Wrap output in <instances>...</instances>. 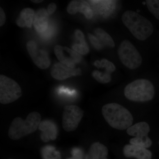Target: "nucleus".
Returning a JSON list of instances; mask_svg holds the SVG:
<instances>
[{"label": "nucleus", "instance_id": "1", "mask_svg": "<svg viewBox=\"0 0 159 159\" xmlns=\"http://www.w3.org/2000/svg\"><path fill=\"white\" fill-rule=\"evenodd\" d=\"M102 113L109 125L116 129H127L133 122V117L130 112L118 103L105 104L102 107Z\"/></svg>", "mask_w": 159, "mask_h": 159}, {"label": "nucleus", "instance_id": "2", "mask_svg": "<svg viewBox=\"0 0 159 159\" xmlns=\"http://www.w3.org/2000/svg\"><path fill=\"white\" fill-rule=\"evenodd\" d=\"M122 20L131 33L139 40H145L153 33V26L151 22L136 11H125L122 14Z\"/></svg>", "mask_w": 159, "mask_h": 159}, {"label": "nucleus", "instance_id": "3", "mask_svg": "<svg viewBox=\"0 0 159 159\" xmlns=\"http://www.w3.org/2000/svg\"><path fill=\"white\" fill-rule=\"evenodd\" d=\"M41 116L37 111L31 112L24 120L20 117L15 118L11 122L8 135L11 140H18L33 133L39 127Z\"/></svg>", "mask_w": 159, "mask_h": 159}, {"label": "nucleus", "instance_id": "4", "mask_svg": "<svg viewBox=\"0 0 159 159\" xmlns=\"http://www.w3.org/2000/svg\"><path fill=\"white\" fill-rule=\"evenodd\" d=\"M124 93L129 100L145 102L153 99L155 90L152 83L148 80L138 79L127 84L124 89Z\"/></svg>", "mask_w": 159, "mask_h": 159}, {"label": "nucleus", "instance_id": "5", "mask_svg": "<svg viewBox=\"0 0 159 159\" xmlns=\"http://www.w3.org/2000/svg\"><path fill=\"white\" fill-rule=\"evenodd\" d=\"M119 59L125 66L134 70L142 65V58L135 47L128 40L122 42L118 49Z\"/></svg>", "mask_w": 159, "mask_h": 159}, {"label": "nucleus", "instance_id": "6", "mask_svg": "<svg viewBox=\"0 0 159 159\" xmlns=\"http://www.w3.org/2000/svg\"><path fill=\"white\" fill-rule=\"evenodd\" d=\"M22 95L20 87L13 80L0 75V102L7 104L16 101Z\"/></svg>", "mask_w": 159, "mask_h": 159}, {"label": "nucleus", "instance_id": "7", "mask_svg": "<svg viewBox=\"0 0 159 159\" xmlns=\"http://www.w3.org/2000/svg\"><path fill=\"white\" fill-rule=\"evenodd\" d=\"M150 130V126L146 122H138L131 125L126 129L129 135L134 137L129 140V143L146 148H149L152 145V141L148 136Z\"/></svg>", "mask_w": 159, "mask_h": 159}, {"label": "nucleus", "instance_id": "8", "mask_svg": "<svg viewBox=\"0 0 159 159\" xmlns=\"http://www.w3.org/2000/svg\"><path fill=\"white\" fill-rule=\"evenodd\" d=\"M84 111L77 106H66L62 113V125L66 131L76 130L84 116Z\"/></svg>", "mask_w": 159, "mask_h": 159}, {"label": "nucleus", "instance_id": "9", "mask_svg": "<svg viewBox=\"0 0 159 159\" xmlns=\"http://www.w3.org/2000/svg\"><path fill=\"white\" fill-rule=\"evenodd\" d=\"M27 48L34 64L40 69L48 68L51 65V60L47 51L40 49L35 42L29 41Z\"/></svg>", "mask_w": 159, "mask_h": 159}, {"label": "nucleus", "instance_id": "10", "mask_svg": "<svg viewBox=\"0 0 159 159\" xmlns=\"http://www.w3.org/2000/svg\"><path fill=\"white\" fill-rule=\"evenodd\" d=\"M54 51L61 63L71 68H74L75 64L81 61V56L78 53L67 47L56 45L54 47Z\"/></svg>", "mask_w": 159, "mask_h": 159}, {"label": "nucleus", "instance_id": "11", "mask_svg": "<svg viewBox=\"0 0 159 159\" xmlns=\"http://www.w3.org/2000/svg\"><path fill=\"white\" fill-rule=\"evenodd\" d=\"M51 75L54 79L62 80L73 77L81 75L80 69L71 68L61 63L54 64L51 70Z\"/></svg>", "mask_w": 159, "mask_h": 159}, {"label": "nucleus", "instance_id": "12", "mask_svg": "<svg viewBox=\"0 0 159 159\" xmlns=\"http://www.w3.org/2000/svg\"><path fill=\"white\" fill-rule=\"evenodd\" d=\"M123 153L126 157H135L137 159H152V157L151 152L147 148L130 144L124 146Z\"/></svg>", "mask_w": 159, "mask_h": 159}, {"label": "nucleus", "instance_id": "13", "mask_svg": "<svg viewBox=\"0 0 159 159\" xmlns=\"http://www.w3.org/2000/svg\"><path fill=\"white\" fill-rule=\"evenodd\" d=\"M108 148L99 142L92 144L86 155L85 159H108Z\"/></svg>", "mask_w": 159, "mask_h": 159}, {"label": "nucleus", "instance_id": "14", "mask_svg": "<svg viewBox=\"0 0 159 159\" xmlns=\"http://www.w3.org/2000/svg\"><path fill=\"white\" fill-rule=\"evenodd\" d=\"M49 14L44 9H39L34 16L33 25L38 33L44 32L48 27Z\"/></svg>", "mask_w": 159, "mask_h": 159}, {"label": "nucleus", "instance_id": "15", "mask_svg": "<svg viewBox=\"0 0 159 159\" xmlns=\"http://www.w3.org/2000/svg\"><path fill=\"white\" fill-rule=\"evenodd\" d=\"M35 14L33 9L30 8L23 9L16 20V24L21 28H31Z\"/></svg>", "mask_w": 159, "mask_h": 159}, {"label": "nucleus", "instance_id": "16", "mask_svg": "<svg viewBox=\"0 0 159 159\" xmlns=\"http://www.w3.org/2000/svg\"><path fill=\"white\" fill-rule=\"evenodd\" d=\"M89 5L87 2L84 1H71L69 3L67 11L69 14L74 15L78 12L84 14L87 10Z\"/></svg>", "mask_w": 159, "mask_h": 159}, {"label": "nucleus", "instance_id": "17", "mask_svg": "<svg viewBox=\"0 0 159 159\" xmlns=\"http://www.w3.org/2000/svg\"><path fill=\"white\" fill-rule=\"evenodd\" d=\"M96 37L99 40L101 44L114 48L115 46L113 39L110 35L107 33L103 29L100 28H97L94 31Z\"/></svg>", "mask_w": 159, "mask_h": 159}, {"label": "nucleus", "instance_id": "18", "mask_svg": "<svg viewBox=\"0 0 159 159\" xmlns=\"http://www.w3.org/2000/svg\"><path fill=\"white\" fill-rule=\"evenodd\" d=\"M92 75L94 79L100 83H108L111 80V73L106 70L104 73L98 70H94L92 73Z\"/></svg>", "mask_w": 159, "mask_h": 159}, {"label": "nucleus", "instance_id": "19", "mask_svg": "<svg viewBox=\"0 0 159 159\" xmlns=\"http://www.w3.org/2000/svg\"><path fill=\"white\" fill-rule=\"evenodd\" d=\"M94 65L97 68H105L106 70L111 74L116 70V67L112 62L106 59H102L100 61H96L94 62Z\"/></svg>", "mask_w": 159, "mask_h": 159}, {"label": "nucleus", "instance_id": "20", "mask_svg": "<svg viewBox=\"0 0 159 159\" xmlns=\"http://www.w3.org/2000/svg\"><path fill=\"white\" fill-rule=\"evenodd\" d=\"M145 3L149 11L159 20V0H147Z\"/></svg>", "mask_w": 159, "mask_h": 159}, {"label": "nucleus", "instance_id": "21", "mask_svg": "<svg viewBox=\"0 0 159 159\" xmlns=\"http://www.w3.org/2000/svg\"><path fill=\"white\" fill-rule=\"evenodd\" d=\"M72 48L74 51L81 55H85L89 52V49L87 43L75 44L73 46Z\"/></svg>", "mask_w": 159, "mask_h": 159}, {"label": "nucleus", "instance_id": "22", "mask_svg": "<svg viewBox=\"0 0 159 159\" xmlns=\"http://www.w3.org/2000/svg\"><path fill=\"white\" fill-rule=\"evenodd\" d=\"M43 159H61V155L58 152L44 151L42 153Z\"/></svg>", "mask_w": 159, "mask_h": 159}, {"label": "nucleus", "instance_id": "23", "mask_svg": "<svg viewBox=\"0 0 159 159\" xmlns=\"http://www.w3.org/2000/svg\"><path fill=\"white\" fill-rule=\"evenodd\" d=\"M88 37L90 41L95 48L99 50L102 48V45L97 37L91 34H88Z\"/></svg>", "mask_w": 159, "mask_h": 159}, {"label": "nucleus", "instance_id": "24", "mask_svg": "<svg viewBox=\"0 0 159 159\" xmlns=\"http://www.w3.org/2000/svg\"><path fill=\"white\" fill-rule=\"evenodd\" d=\"M75 36L76 39L79 40L81 43H86L84 34L80 30H76L75 31Z\"/></svg>", "mask_w": 159, "mask_h": 159}, {"label": "nucleus", "instance_id": "25", "mask_svg": "<svg viewBox=\"0 0 159 159\" xmlns=\"http://www.w3.org/2000/svg\"><path fill=\"white\" fill-rule=\"evenodd\" d=\"M6 16L4 10L0 8V26H3L6 22Z\"/></svg>", "mask_w": 159, "mask_h": 159}, {"label": "nucleus", "instance_id": "26", "mask_svg": "<svg viewBox=\"0 0 159 159\" xmlns=\"http://www.w3.org/2000/svg\"><path fill=\"white\" fill-rule=\"evenodd\" d=\"M56 9H57V6L56 4L54 3H51L48 6L47 11L49 14H52L55 11Z\"/></svg>", "mask_w": 159, "mask_h": 159}, {"label": "nucleus", "instance_id": "27", "mask_svg": "<svg viewBox=\"0 0 159 159\" xmlns=\"http://www.w3.org/2000/svg\"><path fill=\"white\" fill-rule=\"evenodd\" d=\"M31 1L34 3H39L41 2H42L43 1H41V0H36V1H35V0H33V1Z\"/></svg>", "mask_w": 159, "mask_h": 159}, {"label": "nucleus", "instance_id": "28", "mask_svg": "<svg viewBox=\"0 0 159 159\" xmlns=\"http://www.w3.org/2000/svg\"></svg>", "mask_w": 159, "mask_h": 159}]
</instances>
